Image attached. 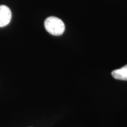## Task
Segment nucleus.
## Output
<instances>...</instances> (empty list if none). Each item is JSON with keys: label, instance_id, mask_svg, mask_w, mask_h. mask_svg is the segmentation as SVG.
I'll return each mask as SVG.
<instances>
[{"label": "nucleus", "instance_id": "nucleus-3", "mask_svg": "<svg viewBox=\"0 0 127 127\" xmlns=\"http://www.w3.org/2000/svg\"><path fill=\"white\" fill-rule=\"evenodd\" d=\"M114 78L121 81H127V64L122 68L114 70L112 72Z\"/></svg>", "mask_w": 127, "mask_h": 127}, {"label": "nucleus", "instance_id": "nucleus-2", "mask_svg": "<svg viewBox=\"0 0 127 127\" xmlns=\"http://www.w3.org/2000/svg\"><path fill=\"white\" fill-rule=\"evenodd\" d=\"M11 11L8 6L5 5L0 6V27L7 26L11 19Z\"/></svg>", "mask_w": 127, "mask_h": 127}, {"label": "nucleus", "instance_id": "nucleus-1", "mask_svg": "<svg viewBox=\"0 0 127 127\" xmlns=\"http://www.w3.org/2000/svg\"><path fill=\"white\" fill-rule=\"evenodd\" d=\"M45 28L50 34L55 36H59L62 35L65 31L64 23L61 19L55 16H50L46 18Z\"/></svg>", "mask_w": 127, "mask_h": 127}]
</instances>
